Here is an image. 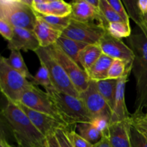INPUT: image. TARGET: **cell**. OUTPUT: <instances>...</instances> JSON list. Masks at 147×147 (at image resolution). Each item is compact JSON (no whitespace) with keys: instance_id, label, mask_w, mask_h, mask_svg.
I'll return each mask as SVG.
<instances>
[{"instance_id":"cell-1","label":"cell","mask_w":147,"mask_h":147,"mask_svg":"<svg viewBox=\"0 0 147 147\" xmlns=\"http://www.w3.org/2000/svg\"><path fill=\"white\" fill-rule=\"evenodd\" d=\"M129 46L134 53L132 70L136 80V100L133 116L144 113L147 109V25L136 26L128 39Z\"/></svg>"},{"instance_id":"cell-2","label":"cell","mask_w":147,"mask_h":147,"mask_svg":"<svg viewBox=\"0 0 147 147\" xmlns=\"http://www.w3.org/2000/svg\"><path fill=\"white\" fill-rule=\"evenodd\" d=\"M7 101L5 106L0 111L8 123L18 146H45L46 137L37 130L20 106L14 102Z\"/></svg>"},{"instance_id":"cell-3","label":"cell","mask_w":147,"mask_h":147,"mask_svg":"<svg viewBox=\"0 0 147 147\" xmlns=\"http://www.w3.org/2000/svg\"><path fill=\"white\" fill-rule=\"evenodd\" d=\"M64 123L70 127L78 123L90 122L92 119L80 98L57 91L55 88L47 90Z\"/></svg>"},{"instance_id":"cell-4","label":"cell","mask_w":147,"mask_h":147,"mask_svg":"<svg viewBox=\"0 0 147 147\" xmlns=\"http://www.w3.org/2000/svg\"><path fill=\"white\" fill-rule=\"evenodd\" d=\"M40 62L48 70L53 88L57 91L80 98V94L72 83L66 72L53 55L49 47H40L34 52Z\"/></svg>"},{"instance_id":"cell-5","label":"cell","mask_w":147,"mask_h":147,"mask_svg":"<svg viewBox=\"0 0 147 147\" xmlns=\"http://www.w3.org/2000/svg\"><path fill=\"white\" fill-rule=\"evenodd\" d=\"M0 18L13 27L33 30L37 15L22 0H0Z\"/></svg>"},{"instance_id":"cell-6","label":"cell","mask_w":147,"mask_h":147,"mask_svg":"<svg viewBox=\"0 0 147 147\" xmlns=\"http://www.w3.org/2000/svg\"><path fill=\"white\" fill-rule=\"evenodd\" d=\"M31 82L8 64L0 55V88L7 100L18 103L23 92L32 86Z\"/></svg>"},{"instance_id":"cell-7","label":"cell","mask_w":147,"mask_h":147,"mask_svg":"<svg viewBox=\"0 0 147 147\" xmlns=\"http://www.w3.org/2000/svg\"><path fill=\"white\" fill-rule=\"evenodd\" d=\"M18 103L32 110L49 115L65 124L60 117L48 93L46 91L44 92L37 86L32 85L29 88L24 90L20 96Z\"/></svg>"},{"instance_id":"cell-8","label":"cell","mask_w":147,"mask_h":147,"mask_svg":"<svg viewBox=\"0 0 147 147\" xmlns=\"http://www.w3.org/2000/svg\"><path fill=\"white\" fill-rule=\"evenodd\" d=\"M107 32L103 26L95 22H83L72 20L63 32L65 37L87 45H98Z\"/></svg>"},{"instance_id":"cell-9","label":"cell","mask_w":147,"mask_h":147,"mask_svg":"<svg viewBox=\"0 0 147 147\" xmlns=\"http://www.w3.org/2000/svg\"><path fill=\"white\" fill-rule=\"evenodd\" d=\"M49 49L66 72L79 94L86 90L88 87L90 80L86 72L80 67V65L68 57L57 45L50 46Z\"/></svg>"},{"instance_id":"cell-10","label":"cell","mask_w":147,"mask_h":147,"mask_svg":"<svg viewBox=\"0 0 147 147\" xmlns=\"http://www.w3.org/2000/svg\"><path fill=\"white\" fill-rule=\"evenodd\" d=\"M80 98L83 100L92 119L98 117L111 119V110L99 93L95 81L90 80L87 89L80 93Z\"/></svg>"},{"instance_id":"cell-11","label":"cell","mask_w":147,"mask_h":147,"mask_svg":"<svg viewBox=\"0 0 147 147\" xmlns=\"http://www.w3.org/2000/svg\"><path fill=\"white\" fill-rule=\"evenodd\" d=\"M103 54L113 60L126 62L132 67L134 60V53L130 47L125 44L121 39L116 38L106 32L98 44Z\"/></svg>"},{"instance_id":"cell-12","label":"cell","mask_w":147,"mask_h":147,"mask_svg":"<svg viewBox=\"0 0 147 147\" xmlns=\"http://www.w3.org/2000/svg\"><path fill=\"white\" fill-rule=\"evenodd\" d=\"M16 103L25 113L32 123L37 128V130L45 137H47L50 135H54L58 129H61V128L66 129L69 127L49 115L32 110L20 103Z\"/></svg>"},{"instance_id":"cell-13","label":"cell","mask_w":147,"mask_h":147,"mask_svg":"<svg viewBox=\"0 0 147 147\" xmlns=\"http://www.w3.org/2000/svg\"><path fill=\"white\" fill-rule=\"evenodd\" d=\"M70 4L72 7L70 14L72 20L83 22H94V21H97L98 24L106 29L109 23L104 20L100 10L94 8L86 0H76L71 1Z\"/></svg>"},{"instance_id":"cell-14","label":"cell","mask_w":147,"mask_h":147,"mask_svg":"<svg viewBox=\"0 0 147 147\" xmlns=\"http://www.w3.org/2000/svg\"><path fill=\"white\" fill-rule=\"evenodd\" d=\"M40 47L39 42L33 30L20 27H14V34L10 41L8 42L7 48L11 50H29L34 52Z\"/></svg>"},{"instance_id":"cell-15","label":"cell","mask_w":147,"mask_h":147,"mask_svg":"<svg viewBox=\"0 0 147 147\" xmlns=\"http://www.w3.org/2000/svg\"><path fill=\"white\" fill-rule=\"evenodd\" d=\"M32 8L35 13L58 17H69L72 12L70 3L63 0H33Z\"/></svg>"},{"instance_id":"cell-16","label":"cell","mask_w":147,"mask_h":147,"mask_svg":"<svg viewBox=\"0 0 147 147\" xmlns=\"http://www.w3.org/2000/svg\"><path fill=\"white\" fill-rule=\"evenodd\" d=\"M131 118L129 120L110 124L106 136L111 147H131Z\"/></svg>"},{"instance_id":"cell-17","label":"cell","mask_w":147,"mask_h":147,"mask_svg":"<svg viewBox=\"0 0 147 147\" xmlns=\"http://www.w3.org/2000/svg\"><path fill=\"white\" fill-rule=\"evenodd\" d=\"M129 76H125L118 79L116 88V100L114 107L112 111L111 124L116 122L127 121L131 118V114L129 112L125 101V89Z\"/></svg>"},{"instance_id":"cell-18","label":"cell","mask_w":147,"mask_h":147,"mask_svg":"<svg viewBox=\"0 0 147 147\" xmlns=\"http://www.w3.org/2000/svg\"><path fill=\"white\" fill-rule=\"evenodd\" d=\"M40 47H49L56 43L63 32L55 30L37 16L33 29Z\"/></svg>"},{"instance_id":"cell-19","label":"cell","mask_w":147,"mask_h":147,"mask_svg":"<svg viewBox=\"0 0 147 147\" xmlns=\"http://www.w3.org/2000/svg\"><path fill=\"white\" fill-rule=\"evenodd\" d=\"M113 61V59L111 57L102 54L88 71L87 75L89 80L97 82L107 79L108 73Z\"/></svg>"},{"instance_id":"cell-20","label":"cell","mask_w":147,"mask_h":147,"mask_svg":"<svg viewBox=\"0 0 147 147\" xmlns=\"http://www.w3.org/2000/svg\"><path fill=\"white\" fill-rule=\"evenodd\" d=\"M55 45H57L68 57L78 64V57L80 53L88 45L87 44L80 42L65 37L63 34L59 37Z\"/></svg>"},{"instance_id":"cell-21","label":"cell","mask_w":147,"mask_h":147,"mask_svg":"<svg viewBox=\"0 0 147 147\" xmlns=\"http://www.w3.org/2000/svg\"><path fill=\"white\" fill-rule=\"evenodd\" d=\"M102 54L103 53L98 45H88L80 53L79 65H81V67L87 73Z\"/></svg>"},{"instance_id":"cell-22","label":"cell","mask_w":147,"mask_h":147,"mask_svg":"<svg viewBox=\"0 0 147 147\" xmlns=\"http://www.w3.org/2000/svg\"><path fill=\"white\" fill-rule=\"evenodd\" d=\"M96 83L99 93L106 100L111 111H113L115 100H116L118 80L106 79V80H99Z\"/></svg>"},{"instance_id":"cell-23","label":"cell","mask_w":147,"mask_h":147,"mask_svg":"<svg viewBox=\"0 0 147 147\" xmlns=\"http://www.w3.org/2000/svg\"><path fill=\"white\" fill-rule=\"evenodd\" d=\"M76 126L77 132L87 142L96 146L103 138V134L93 126L90 122L78 123Z\"/></svg>"},{"instance_id":"cell-24","label":"cell","mask_w":147,"mask_h":147,"mask_svg":"<svg viewBox=\"0 0 147 147\" xmlns=\"http://www.w3.org/2000/svg\"><path fill=\"white\" fill-rule=\"evenodd\" d=\"M7 61L12 68L22 75L29 81L31 82L32 80L33 76L29 70L21 52L19 50H11L9 56L7 58Z\"/></svg>"},{"instance_id":"cell-25","label":"cell","mask_w":147,"mask_h":147,"mask_svg":"<svg viewBox=\"0 0 147 147\" xmlns=\"http://www.w3.org/2000/svg\"><path fill=\"white\" fill-rule=\"evenodd\" d=\"M132 67L128 65L126 62L120 60H113L108 73L107 79L118 80L125 76H129Z\"/></svg>"},{"instance_id":"cell-26","label":"cell","mask_w":147,"mask_h":147,"mask_svg":"<svg viewBox=\"0 0 147 147\" xmlns=\"http://www.w3.org/2000/svg\"><path fill=\"white\" fill-rule=\"evenodd\" d=\"M106 30L107 33H109L112 37L121 40V38L130 37L132 32L130 24L124 22L109 23L106 26Z\"/></svg>"},{"instance_id":"cell-27","label":"cell","mask_w":147,"mask_h":147,"mask_svg":"<svg viewBox=\"0 0 147 147\" xmlns=\"http://www.w3.org/2000/svg\"><path fill=\"white\" fill-rule=\"evenodd\" d=\"M36 15L40 19L45 22L46 23L51 26L55 30L63 32L70 24L71 18L70 16L69 17H58V16L54 15H45V14H40L36 13Z\"/></svg>"},{"instance_id":"cell-28","label":"cell","mask_w":147,"mask_h":147,"mask_svg":"<svg viewBox=\"0 0 147 147\" xmlns=\"http://www.w3.org/2000/svg\"><path fill=\"white\" fill-rule=\"evenodd\" d=\"M31 83L33 86H37H37H42L45 89V91L50 89L54 88L52 84L51 80H50L48 70L46 68L45 66L41 64L37 73L34 76H33V79L31 81Z\"/></svg>"},{"instance_id":"cell-29","label":"cell","mask_w":147,"mask_h":147,"mask_svg":"<svg viewBox=\"0 0 147 147\" xmlns=\"http://www.w3.org/2000/svg\"><path fill=\"white\" fill-rule=\"evenodd\" d=\"M123 4L126 8L129 18L134 22L137 27H142L147 25L144 21V16L142 15L138 7L137 1H123Z\"/></svg>"},{"instance_id":"cell-30","label":"cell","mask_w":147,"mask_h":147,"mask_svg":"<svg viewBox=\"0 0 147 147\" xmlns=\"http://www.w3.org/2000/svg\"><path fill=\"white\" fill-rule=\"evenodd\" d=\"M99 10H100V13H101L104 20L108 23L123 22L121 17L111 7V5L109 4L107 0H100Z\"/></svg>"},{"instance_id":"cell-31","label":"cell","mask_w":147,"mask_h":147,"mask_svg":"<svg viewBox=\"0 0 147 147\" xmlns=\"http://www.w3.org/2000/svg\"><path fill=\"white\" fill-rule=\"evenodd\" d=\"M131 147H147V139L132 123L130 128Z\"/></svg>"},{"instance_id":"cell-32","label":"cell","mask_w":147,"mask_h":147,"mask_svg":"<svg viewBox=\"0 0 147 147\" xmlns=\"http://www.w3.org/2000/svg\"><path fill=\"white\" fill-rule=\"evenodd\" d=\"M66 133L70 139V142L73 147H94L88 142L83 139L76 130L70 129V127L66 129Z\"/></svg>"},{"instance_id":"cell-33","label":"cell","mask_w":147,"mask_h":147,"mask_svg":"<svg viewBox=\"0 0 147 147\" xmlns=\"http://www.w3.org/2000/svg\"><path fill=\"white\" fill-rule=\"evenodd\" d=\"M108 2L110 4L111 7L114 9V11L121 17L124 22L130 24V22H129L130 18L128 15L126 8L123 4V1H119V0H109L108 1Z\"/></svg>"},{"instance_id":"cell-34","label":"cell","mask_w":147,"mask_h":147,"mask_svg":"<svg viewBox=\"0 0 147 147\" xmlns=\"http://www.w3.org/2000/svg\"><path fill=\"white\" fill-rule=\"evenodd\" d=\"M90 123L97 130L103 134V136H106L111 124V119L106 117H98L92 119Z\"/></svg>"},{"instance_id":"cell-35","label":"cell","mask_w":147,"mask_h":147,"mask_svg":"<svg viewBox=\"0 0 147 147\" xmlns=\"http://www.w3.org/2000/svg\"><path fill=\"white\" fill-rule=\"evenodd\" d=\"M10 136L13 137L11 129L0 111V140L8 141Z\"/></svg>"},{"instance_id":"cell-36","label":"cell","mask_w":147,"mask_h":147,"mask_svg":"<svg viewBox=\"0 0 147 147\" xmlns=\"http://www.w3.org/2000/svg\"><path fill=\"white\" fill-rule=\"evenodd\" d=\"M14 34V27L5 20L0 18V34L7 41H10Z\"/></svg>"},{"instance_id":"cell-37","label":"cell","mask_w":147,"mask_h":147,"mask_svg":"<svg viewBox=\"0 0 147 147\" xmlns=\"http://www.w3.org/2000/svg\"><path fill=\"white\" fill-rule=\"evenodd\" d=\"M66 129L65 128L58 129L55 133V136L61 147H73L66 133Z\"/></svg>"},{"instance_id":"cell-38","label":"cell","mask_w":147,"mask_h":147,"mask_svg":"<svg viewBox=\"0 0 147 147\" xmlns=\"http://www.w3.org/2000/svg\"><path fill=\"white\" fill-rule=\"evenodd\" d=\"M45 147H61L58 141L56 139L55 136L50 135V136L46 137Z\"/></svg>"},{"instance_id":"cell-39","label":"cell","mask_w":147,"mask_h":147,"mask_svg":"<svg viewBox=\"0 0 147 147\" xmlns=\"http://www.w3.org/2000/svg\"><path fill=\"white\" fill-rule=\"evenodd\" d=\"M137 5L142 15L144 16L147 13V0H139Z\"/></svg>"},{"instance_id":"cell-40","label":"cell","mask_w":147,"mask_h":147,"mask_svg":"<svg viewBox=\"0 0 147 147\" xmlns=\"http://www.w3.org/2000/svg\"><path fill=\"white\" fill-rule=\"evenodd\" d=\"M94 147H111V146L110 143H109L107 136H104L103 139H102V140L98 144H97Z\"/></svg>"},{"instance_id":"cell-41","label":"cell","mask_w":147,"mask_h":147,"mask_svg":"<svg viewBox=\"0 0 147 147\" xmlns=\"http://www.w3.org/2000/svg\"><path fill=\"white\" fill-rule=\"evenodd\" d=\"M88 4L93 6L94 8L99 9V6H100V0H86Z\"/></svg>"},{"instance_id":"cell-42","label":"cell","mask_w":147,"mask_h":147,"mask_svg":"<svg viewBox=\"0 0 147 147\" xmlns=\"http://www.w3.org/2000/svg\"><path fill=\"white\" fill-rule=\"evenodd\" d=\"M131 120H132V119H131ZM132 123H133V122H132ZM134 126H136V127L138 129H139V131H140L141 133H142V134L144 135V137L147 139V129H146V128H144V127H143V126H138V125L134 124Z\"/></svg>"},{"instance_id":"cell-43","label":"cell","mask_w":147,"mask_h":147,"mask_svg":"<svg viewBox=\"0 0 147 147\" xmlns=\"http://www.w3.org/2000/svg\"><path fill=\"white\" fill-rule=\"evenodd\" d=\"M0 147H12L7 140H0Z\"/></svg>"},{"instance_id":"cell-44","label":"cell","mask_w":147,"mask_h":147,"mask_svg":"<svg viewBox=\"0 0 147 147\" xmlns=\"http://www.w3.org/2000/svg\"><path fill=\"white\" fill-rule=\"evenodd\" d=\"M144 22L147 24V13L144 16Z\"/></svg>"},{"instance_id":"cell-45","label":"cell","mask_w":147,"mask_h":147,"mask_svg":"<svg viewBox=\"0 0 147 147\" xmlns=\"http://www.w3.org/2000/svg\"><path fill=\"white\" fill-rule=\"evenodd\" d=\"M145 114L147 115V109H146V113H145Z\"/></svg>"},{"instance_id":"cell-46","label":"cell","mask_w":147,"mask_h":147,"mask_svg":"<svg viewBox=\"0 0 147 147\" xmlns=\"http://www.w3.org/2000/svg\"><path fill=\"white\" fill-rule=\"evenodd\" d=\"M0 93H1V88H0Z\"/></svg>"},{"instance_id":"cell-47","label":"cell","mask_w":147,"mask_h":147,"mask_svg":"<svg viewBox=\"0 0 147 147\" xmlns=\"http://www.w3.org/2000/svg\"><path fill=\"white\" fill-rule=\"evenodd\" d=\"M43 147H45V146H43Z\"/></svg>"}]
</instances>
